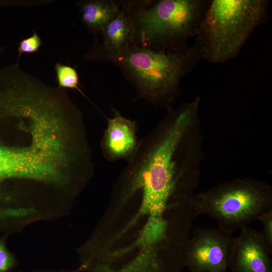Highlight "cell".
<instances>
[{
	"label": "cell",
	"instance_id": "5",
	"mask_svg": "<svg viewBox=\"0 0 272 272\" xmlns=\"http://www.w3.org/2000/svg\"><path fill=\"white\" fill-rule=\"evenodd\" d=\"M235 237L219 228L195 227L188 244L189 272H227Z\"/></svg>",
	"mask_w": 272,
	"mask_h": 272
},
{
	"label": "cell",
	"instance_id": "14",
	"mask_svg": "<svg viewBox=\"0 0 272 272\" xmlns=\"http://www.w3.org/2000/svg\"><path fill=\"white\" fill-rule=\"evenodd\" d=\"M23 272H79V270L77 269L76 270L72 269H34L27 271Z\"/></svg>",
	"mask_w": 272,
	"mask_h": 272
},
{
	"label": "cell",
	"instance_id": "7",
	"mask_svg": "<svg viewBox=\"0 0 272 272\" xmlns=\"http://www.w3.org/2000/svg\"><path fill=\"white\" fill-rule=\"evenodd\" d=\"M269 255L260 232L246 227L235 237L228 268L230 272H272Z\"/></svg>",
	"mask_w": 272,
	"mask_h": 272
},
{
	"label": "cell",
	"instance_id": "3",
	"mask_svg": "<svg viewBox=\"0 0 272 272\" xmlns=\"http://www.w3.org/2000/svg\"><path fill=\"white\" fill-rule=\"evenodd\" d=\"M210 0L129 1L133 44L164 52L180 50L195 37Z\"/></svg>",
	"mask_w": 272,
	"mask_h": 272
},
{
	"label": "cell",
	"instance_id": "8",
	"mask_svg": "<svg viewBox=\"0 0 272 272\" xmlns=\"http://www.w3.org/2000/svg\"><path fill=\"white\" fill-rule=\"evenodd\" d=\"M102 41L95 42L103 49L113 53L120 52L133 43L134 25L130 11L129 1H122L120 11L100 33Z\"/></svg>",
	"mask_w": 272,
	"mask_h": 272
},
{
	"label": "cell",
	"instance_id": "9",
	"mask_svg": "<svg viewBox=\"0 0 272 272\" xmlns=\"http://www.w3.org/2000/svg\"><path fill=\"white\" fill-rule=\"evenodd\" d=\"M83 24L92 33H101L120 11L122 1L83 0L79 2Z\"/></svg>",
	"mask_w": 272,
	"mask_h": 272
},
{
	"label": "cell",
	"instance_id": "2",
	"mask_svg": "<svg viewBox=\"0 0 272 272\" xmlns=\"http://www.w3.org/2000/svg\"><path fill=\"white\" fill-rule=\"evenodd\" d=\"M268 0H210L194 43L202 59L236 58L254 30L269 20Z\"/></svg>",
	"mask_w": 272,
	"mask_h": 272
},
{
	"label": "cell",
	"instance_id": "15",
	"mask_svg": "<svg viewBox=\"0 0 272 272\" xmlns=\"http://www.w3.org/2000/svg\"><path fill=\"white\" fill-rule=\"evenodd\" d=\"M5 48L0 45V54L4 51Z\"/></svg>",
	"mask_w": 272,
	"mask_h": 272
},
{
	"label": "cell",
	"instance_id": "1",
	"mask_svg": "<svg viewBox=\"0 0 272 272\" xmlns=\"http://www.w3.org/2000/svg\"><path fill=\"white\" fill-rule=\"evenodd\" d=\"M84 58L114 65L133 86L137 99L167 110L174 107L180 96L182 78L202 60L195 44L168 53L132 44L120 52L113 53L95 42Z\"/></svg>",
	"mask_w": 272,
	"mask_h": 272
},
{
	"label": "cell",
	"instance_id": "12",
	"mask_svg": "<svg viewBox=\"0 0 272 272\" xmlns=\"http://www.w3.org/2000/svg\"><path fill=\"white\" fill-rule=\"evenodd\" d=\"M262 225L260 232L263 242L269 254L272 253V210L262 215L258 219Z\"/></svg>",
	"mask_w": 272,
	"mask_h": 272
},
{
	"label": "cell",
	"instance_id": "10",
	"mask_svg": "<svg viewBox=\"0 0 272 272\" xmlns=\"http://www.w3.org/2000/svg\"><path fill=\"white\" fill-rule=\"evenodd\" d=\"M54 69L58 88L75 89L87 97L79 88L78 74L75 68L58 62L55 64Z\"/></svg>",
	"mask_w": 272,
	"mask_h": 272
},
{
	"label": "cell",
	"instance_id": "6",
	"mask_svg": "<svg viewBox=\"0 0 272 272\" xmlns=\"http://www.w3.org/2000/svg\"><path fill=\"white\" fill-rule=\"evenodd\" d=\"M112 111L113 116L107 119V127L101 141L102 152L109 162L127 161L139 146L137 122L124 116L115 107Z\"/></svg>",
	"mask_w": 272,
	"mask_h": 272
},
{
	"label": "cell",
	"instance_id": "16",
	"mask_svg": "<svg viewBox=\"0 0 272 272\" xmlns=\"http://www.w3.org/2000/svg\"><path fill=\"white\" fill-rule=\"evenodd\" d=\"M118 266H119V265H118ZM117 268H116V269H117ZM116 269H115V270H116Z\"/></svg>",
	"mask_w": 272,
	"mask_h": 272
},
{
	"label": "cell",
	"instance_id": "11",
	"mask_svg": "<svg viewBox=\"0 0 272 272\" xmlns=\"http://www.w3.org/2000/svg\"><path fill=\"white\" fill-rule=\"evenodd\" d=\"M17 265V258L8 248L5 240L0 238V272H13Z\"/></svg>",
	"mask_w": 272,
	"mask_h": 272
},
{
	"label": "cell",
	"instance_id": "4",
	"mask_svg": "<svg viewBox=\"0 0 272 272\" xmlns=\"http://www.w3.org/2000/svg\"><path fill=\"white\" fill-rule=\"evenodd\" d=\"M192 202L197 216L207 215L233 234L272 210V187L252 177L236 178L195 193Z\"/></svg>",
	"mask_w": 272,
	"mask_h": 272
},
{
	"label": "cell",
	"instance_id": "13",
	"mask_svg": "<svg viewBox=\"0 0 272 272\" xmlns=\"http://www.w3.org/2000/svg\"><path fill=\"white\" fill-rule=\"evenodd\" d=\"M42 44L39 35L33 31L31 36L21 41L18 48V60L23 53H33L38 51Z\"/></svg>",
	"mask_w": 272,
	"mask_h": 272
}]
</instances>
